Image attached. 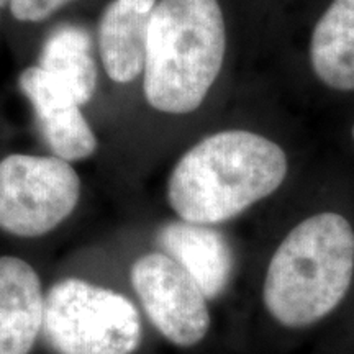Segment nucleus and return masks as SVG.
I'll return each instance as SVG.
<instances>
[{
    "label": "nucleus",
    "mask_w": 354,
    "mask_h": 354,
    "mask_svg": "<svg viewBox=\"0 0 354 354\" xmlns=\"http://www.w3.org/2000/svg\"><path fill=\"white\" fill-rule=\"evenodd\" d=\"M354 276V230L343 215L320 212L286 234L269 259L264 308L286 328H307L333 313Z\"/></svg>",
    "instance_id": "nucleus-2"
},
{
    "label": "nucleus",
    "mask_w": 354,
    "mask_h": 354,
    "mask_svg": "<svg viewBox=\"0 0 354 354\" xmlns=\"http://www.w3.org/2000/svg\"><path fill=\"white\" fill-rule=\"evenodd\" d=\"M131 286L154 328L179 348L196 346L210 328L209 299L197 282L166 253L135 261Z\"/></svg>",
    "instance_id": "nucleus-6"
},
{
    "label": "nucleus",
    "mask_w": 354,
    "mask_h": 354,
    "mask_svg": "<svg viewBox=\"0 0 354 354\" xmlns=\"http://www.w3.org/2000/svg\"><path fill=\"white\" fill-rule=\"evenodd\" d=\"M81 180L57 156L10 154L0 161V228L21 238L43 236L76 209Z\"/></svg>",
    "instance_id": "nucleus-5"
},
{
    "label": "nucleus",
    "mask_w": 354,
    "mask_h": 354,
    "mask_svg": "<svg viewBox=\"0 0 354 354\" xmlns=\"http://www.w3.org/2000/svg\"><path fill=\"white\" fill-rule=\"evenodd\" d=\"M351 135H353V140H354V125H353V130H351Z\"/></svg>",
    "instance_id": "nucleus-15"
},
{
    "label": "nucleus",
    "mask_w": 354,
    "mask_h": 354,
    "mask_svg": "<svg viewBox=\"0 0 354 354\" xmlns=\"http://www.w3.org/2000/svg\"><path fill=\"white\" fill-rule=\"evenodd\" d=\"M156 0H112L99 21V48L105 73L115 82L143 73L149 21Z\"/></svg>",
    "instance_id": "nucleus-10"
},
{
    "label": "nucleus",
    "mask_w": 354,
    "mask_h": 354,
    "mask_svg": "<svg viewBox=\"0 0 354 354\" xmlns=\"http://www.w3.org/2000/svg\"><path fill=\"white\" fill-rule=\"evenodd\" d=\"M74 0H10L8 8L19 21H43Z\"/></svg>",
    "instance_id": "nucleus-13"
},
{
    "label": "nucleus",
    "mask_w": 354,
    "mask_h": 354,
    "mask_svg": "<svg viewBox=\"0 0 354 354\" xmlns=\"http://www.w3.org/2000/svg\"><path fill=\"white\" fill-rule=\"evenodd\" d=\"M287 171L276 141L248 130L218 131L180 156L167 180V202L180 220L212 227L268 198Z\"/></svg>",
    "instance_id": "nucleus-1"
},
{
    "label": "nucleus",
    "mask_w": 354,
    "mask_h": 354,
    "mask_svg": "<svg viewBox=\"0 0 354 354\" xmlns=\"http://www.w3.org/2000/svg\"><path fill=\"white\" fill-rule=\"evenodd\" d=\"M43 333L57 354H133L143 336L130 299L76 277L44 295Z\"/></svg>",
    "instance_id": "nucleus-4"
},
{
    "label": "nucleus",
    "mask_w": 354,
    "mask_h": 354,
    "mask_svg": "<svg viewBox=\"0 0 354 354\" xmlns=\"http://www.w3.org/2000/svg\"><path fill=\"white\" fill-rule=\"evenodd\" d=\"M8 3H10V0H0V17H2V10H3V7L8 6Z\"/></svg>",
    "instance_id": "nucleus-14"
},
{
    "label": "nucleus",
    "mask_w": 354,
    "mask_h": 354,
    "mask_svg": "<svg viewBox=\"0 0 354 354\" xmlns=\"http://www.w3.org/2000/svg\"><path fill=\"white\" fill-rule=\"evenodd\" d=\"M158 243L197 282L207 299L223 294L233 274V253L220 232L210 225L171 221L159 230Z\"/></svg>",
    "instance_id": "nucleus-8"
},
{
    "label": "nucleus",
    "mask_w": 354,
    "mask_h": 354,
    "mask_svg": "<svg viewBox=\"0 0 354 354\" xmlns=\"http://www.w3.org/2000/svg\"><path fill=\"white\" fill-rule=\"evenodd\" d=\"M225 51L218 0H158L143 69L148 104L172 115L197 110L218 77Z\"/></svg>",
    "instance_id": "nucleus-3"
},
{
    "label": "nucleus",
    "mask_w": 354,
    "mask_h": 354,
    "mask_svg": "<svg viewBox=\"0 0 354 354\" xmlns=\"http://www.w3.org/2000/svg\"><path fill=\"white\" fill-rule=\"evenodd\" d=\"M310 63L333 91H354V0H333L310 39Z\"/></svg>",
    "instance_id": "nucleus-11"
},
{
    "label": "nucleus",
    "mask_w": 354,
    "mask_h": 354,
    "mask_svg": "<svg viewBox=\"0 0 354 354\" xmlns=\"http://www.w3.org/2000/svg\"><path fill=\"white\" fill-rule=\"evenodd\" d=\"M41 282L26 261L0 258V354H28L43 330Z\"/></svg>",
    "instance_id": "nucleus-9"
},
{
    "label": "nucleus",
    "mask_w": 354,
    "mask_h": 354,
    "mask_svg": "<svg viewBox=\"0 0 354 354\" xmlns=\"http://www.w3.org/2000/svg\"><path fill=\"white\" fill-rule=\"evenodd\" d=\"M19 84L35 110L43 138L57 158L82 161L95 153L94 131L64 82L37 64L21 71Z\"/></svg>",
    "instance_id": "nucleus-7"
},
{
    "label": "nucleus",
    "mask_w": 354,
    "mask_h": 354,
    "mask_svg": "<svg viewBox=\"0 0 354 354\" xmlns=\"http://www.w3.org/2000/svg\"><path fill=\"white\" fill-rule=\"evenodd\" d=\"M38 66L64 82L81 107L94 97L97 66L92 57V39L82 26H56L43 43Z\"/></svg>",
    "instance_id": "nucleus-12"
}]
</instances>
